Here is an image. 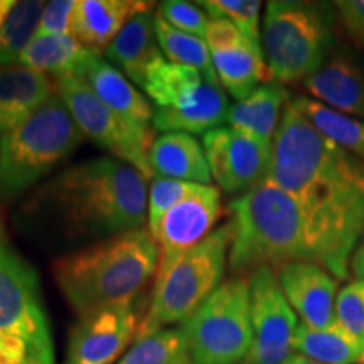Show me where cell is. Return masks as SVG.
I'll use <instances>...</instances> for the list:
<instances>
[{"label": "cell", "instance_id": "836d02e7", "mask_svg": "<svg viewBox=\"0 0 364 364\" xmlns=\"http://www.w3.org/2000/svg\"><path fill=\"white\" fill-rule=\"evenodd\" d=\"M336 321L364 346V282L354 280L339 290Z\"/></svg>", "mask_w": 364, "mask_h": 364}, {"label": "cell", "instance_id": "44dd1931", "mask_svg": "<svg viewBox=\"0 0 364 364\" xmlns=\"http://www.w3.org/2000/svg\"><path fill=\"white\" fill-rule=\"evenodd\" d=\"M149 164L154 174L167 179L209 184L211 171L204 147L191 134L169 132L157 136L149 150Z\"/></svg>", "mask_w": 364, "mask_h": 364}, {"label": "cell", "instance_id": "277c9868", "mask_svg": "<svg viewBox=\"0 0 364 364\" xmlns=\"http://www.w3.org/2000/svg\"><path fill=\"white\" fill-rule=\"evenodd\" d=\"M230 213L233 241L228 262L238 277L260 267L316 263L300 208L270 177L233 199Z\"/></svg>", "mask_w": 364, "mask_h": 364}, {"label": "cell", "instance_id": "8d00e7d4", "mask_svg": "<svg viewBox=\"0 0 364 364\" xmlns=\"http://www.w3.org/2000/svg\"><path fill=\"white\" fill-rule=\"evenodd\" d=\"M341 24L351 36L354 44L364 51V0H339L336 2Z\"/></svg>", "mask_w": 364, "mask_h": 364}, {"label": "cell", "instance_id": "cb8c5ba5", "mask_svg": "<svg viewBox=\"0 0 364 364\" xmlns=\"http://www.w3.org/2000/svg\"><path fill=\"white\" fill-rule=\"evenodd\" d=\"M105 53L112 65L120 68L127 78L144 88L150 65L161 56L157 48L156 16L152 11L135 16Z\"/></svg>", "mask_w": 364, "mask_h": 364}, {"label": "cell", "instance_id": "f35d334b", "mask_svg": "<svg viewBox=\"0 0 364 364\" xmlns=\"http://www.w3.org/2000/svg\"><path fill=\"white\" fill-rule=\"evenodd\" d=\"M351 270L358 280L364 282V236L351 257Z\"/></svg>", "mask_w": 364, "mask_h": 364}, {"label": "cell", "instance_id": "9a60e30c", "mask_svg": "<svg viewBox=\"0 0 364 364\" xmlns=\"http://www.w3.org/2000/svg\"><path fill=\"white\" fill-rule=\"evenodd\" d=\"M287 302L304 324L326 329L336 321L338 279L314 262H294L277 268Z\"/></svg>", "mask_w": 364, "mask_h": 364}, {"label": "cell", "instance_id": "30bf717a", "mask_svg": "<svg viewBox=\"0 0 364 364\" xmlns=\"http://www.w3.org/2000/svg\"><path fill=\"white\" fill-rule=\"evenodd\" d=\"M56 95L66 105L83 135H88L118 161L129 164L147 181L154 179L149 164V150L156 140L152 129L127 122L73 75L58 76Z\"/></svg>", "mask_w": 364, "mask_h": 364}, {"label": "cell", "instance_id": "d6a6232c", "mask_svg": "<svg viewBox=\"0 0 364 364\" xmlns=\"http://www.w3.org/2000/svg\"><path fill=\"white\" fill-rule=\"evenodd\" d=\"M199 186L201 184H196V182L167 179V177L161 176L154 177L149 191L147 206L150 233L159 226V223H161L167 211H171L176 204L184 201L188 196L193 194L194 191H198Z\"/></svg>", "mask_w": 364, "mask_h": 364}, {"label": "cell", "instance_id": "484cf974", "mask_svg": "<svg viewBox=\"0 0 364 364\" xmlns=\"http://www.w3.org/2000/svg\"><path fill=\"white\" fill-rule=\"evenodd\" d=\"M206 81L201 71L166 61L161 54L149 68L144 90L159 108H177L191 102Z\"/></svg>", "mask_w": 364, "mask_h": 364}, {"label": "cell", "instance_id": "2e32d148", "mask_svg": "<svg viewBox=\"0 0 364 364\" xmlns=\"http://www.w3.org/2000/svg\"><path fill=\"white\" fill-rule=\"evenodd\" d=\"M304 86L317 102L364 122V56L353 46H338Z\"/></svg>", "mask_w": 364, "mask_h": 364}, {"label": "cell", "instance_id": "8992f818", "mask_svg": "<svg viewBox=\"0 0 364 364\" xmlns=\"http://www.w3.org/2000/svg\"><path fill=\"white\" fill-rule=\"evenodd\" d=\"M56 93L38 112L0 136V198L14 199L58 167L83 142Z\"/></svg>", "mask_w": 364, "mask_h": 364}, {"label": "cell", "instance_id": "ffe728a7", "mask_svg": "<svg viewBox=\"0 0 364 364\" xmlns=\"http://www.w3.org/2000/svg\"><path fill=\"white\" fill-rule=\"evenodd\" d=\"M289 98V91L284 85L270 81L258 86L250 97L230 107L226 124L230 129L255 140L273 144L282 115L290 103Z\"/></svg>", "mask_w": 364, "mask_h": 364}, {"label": "cell", "instance_id": "52a82bcc", "mask_svg": "<svg viewBox=\"0 0 364 364\" xmlns=\"http://www.w3.org/2000/svg\"><path fill=\"white\" fill-rule=\"evenodd\" d=\"M233 241V223L213 231L203 243L186 253L154 284L150 307L140 322L135 341L184 324L223 284Z\"/></svg>", "mask_w": 364, "mask_h": 364}, {"label": "cell", "instance_id": "f1b7e54d", "mask_svg": "<svg viewBox=\"0 0 364 364\" xmlns=\"http://www.w3.org/2000/svg\"><path fill=\"white\" fill-rule=\"evenodd\" d=\"M156 34L162 53L166 54L171 63L182 66H191L201 71L209 83L221 85L213 66L211 53L206 41L199 36H193L172 27L161 16H156Z\"/></svg>", "mask_w": 364, "mask_h": 364}, {"label": "cell", "instance_id": "7a4b0ae2", "mask_svg": "<svg viewBox=\"0 0 364 364\" xmlns=\"http://www.w3.org/2000/svg\"><path fill=\"white\" fill-rule=\"evenodd\" d=\"M38 196L66 233L83 238H108L142 228L149 206L147 179L115 157L75 164Z\"/></svg>", "mask_w": 364, "mask_h": 364}, {"label": "cell", "instance_id": "5b68a950", "mask_svg": "<svg viewBox=\"0 0 364 364\" xmlns=\"http://www.w3.org/2000/svg\"><path fill=\"white\" fill-rule=\"evenodd\" d=\"M336 4L272 0L263 17L262 48L272 78L280 85L306 81L338 48Z\"/></svg>", "mask_w": 364, "mask_h": 364}, {"label": "cell", "instance_id": "d590c367", "mask_svg": "<svg viewBox=\"0 0 364 364\" xmlns=\"http://www.w3.org/2000/svg\"><path fill=\"white\" fill-rule=\"evenodd\" d=\"M75 9V0H53V2L46 4L39 27L36 31V38L71 34V22Z\"/></svg>", "mask_w": 364, "mask_h": 364}, {"label": "cell", "instance_id": "e0dca14e", "mask_svg": "<svg viewBox=\"0 0 364 364\" xmlns=\"http://www.w3.org/2000/svg\"><path fill=\"white\" fill-rule=\"evenodd\" d=\"M73 76L80 78L102 102L130 124L152 129L154 112L149 100L130 83L129 78L117 70L110 61H105L98 53L86 54Z\"/></svg>", "mask_w": 364, "mask_h": 364}, {"label": "cell", "instance_id": "d4e9b609", "mask_svg": "<svg viewBox=\"0 0 364 364\" xmlns=\"http://www.w3.org/2000/svg\"><path fill=\"white\" fill-rule=\"evenodd\" d=\"M294 353L304 354L321 364L364 363V346L338 321L326 329H316L300 322L294 336Z\"/></svg>", "mask_w": 364, "mask_h": 364}, {"label": "cell", "instance_id": "83f0119b", "mask_svg": "<svg viewBox=\"0 0 364 364\" xmlns=\"http://www.w3.org/2000/svg\"><path fill=\"white\" fill-rule=\"evenodd\" d=\"M292 103L322 135L364 162V122L343 115L314 98L299 97Z\"/></svg>", "mask_w": 364, "mask_h": 364}, {"label": "cell", "instance_id": "7c38bea8", "mask_svg": "<svg viewBox=\"0 0 364 364\" xmlns=\"http://www.w3.org/2000/svg\"><path fill=\"white\" fill-rule=\"evenodd\" d=\"M203 147L211 177L223 193L241 196L270 176L273 144L220 127L204 134Z\"/></svg>", "mask_w": 364, "mask_h": 364}, {"label": "cell", "instance_id": "d6986e66", "mask_svg": "<svg viewBox=\"0 0 364 364\" xmlns=\"http://www.w3.org/2000/svg\"><path fill=\"white\" fill-rule=\"evenodd\" d=\"M54 95L51 81L43 73L22 66L0 68V134H7Z\"/></svg>", "mask_w": 364, "mask_h": 364}, {"label": "cell", "instance_id": "74e56055", "mask_svg": "<svg viewBox=\"0 0 364 364\" xmlns=\"http://www.w3.org/2000/svg\"><path fill=\"white\" fill-rule=\"evenodd\" d=\"M0 364H38L21 341L0 332Z\"/></svg>", "mask_w": 364, "mask_h": 364}, {"label": "cell", "instance_id": "9c48e42d", "mask_svg": "<svg viewBox=\"0 0 364 364\" xmlns=\"http://www.w3.org/2000/svg\"><path fill=\"white\" fill-rule=\"evenodd\" d=\"M0 332L21 341L38 364H56L53 331L38 272L9 243L0 226Z\"/></svg>", "mask_w": 364, "mask_h": 364}, {"label": "cell", "instance_id": "4316f807", "mask_svg": "<svg viewBox=\"0 0 364 364\" xmlns=\"http://www.w3.org/2000/svg\"><path fill=\"white\" fill-rule=\"evenodd\" d=\"M90 49L73 34L34 38L22 53L17 65L38 73H51L58 76L75 75Z\"/></svg>", "mask_w": 364, "mask_h": 364}, {"label": "cell", "instance_id": "5bb4252c", "mask_svg": "<svg viewBox=\"0 0 364 364\" xmlns=\"http://www.w3.org/2000/svg\"><path fill=\"white\" fill-rule=\"evenodd\" d=\"M140 322L135 304L80 317L70 334L65 364H113L136 338Z\"/></svg>", "mask_w": 364, "mask_h": 364}, {"label": "cell", "instance_id": "ba28073f", "mask_svg": "<svg viewBox=\"0 0 364 364\" xmlns=\"http://www.w3.org/2000/svg\"><path fill=\"white\" fill-rule=\"evenodd\" d=\"M181 327L193 364H241L253 338L248 279L223 282Z\"/></svg>", "mask_w": 364, "mask_h": 364}, {"label": "cell", "instance_id": "603a6c76", "mask_svg": "<svg viewBox=\"0 0 364 364\" xmlns=\"http://www.w3.org/2000/svg\"><path fill=\"white\" fill-rule=\"evenodd\" d=\"M211 59L221 86L238 102L273 80L263 48L248 38L231 48L211 51Z\"/></svg>", "mask_w": 364, "mask_h": 364}, {"label": "cell", "instance_id": "b9f144b4", "mask_svg": "<svg viewBox=\"0 0 364 364\" xmlns=\"http://www.w3.org/2000/svg\"><path fill=\"white\" fill-rule=\"evenodd\" d=\"M361 364H364V363H361Z\"/></svg>", "mask_w": 364, "mask_h": 364}, {"label": "cell", "instance_id": "7bdbcfd3", "mask_svg": "<svg viewBox=\"0 0 364 364\" xmlns=\"http://www.w3.org/2000/svg\"><path fill=\"white\" fill-rule=\"evenodd\" d=\"M191 364H193V363H191Z\"/></svg>", "mask_w": 364, "mask_h": 364}, {"label": "cell", "instance_id": "4dcf8cb0", "mask_svg": "<svg viewBox=\"0 0 364 364\" xmlns=\"http://www.w3.org/2000/svg\"><path fill=\"white\" fill-rule=\"evenodd\" d=\"M117 364H191L184 331L169 327L135 341Z\"/></svg>", "mask_w": 364, "mask_h": 364}, {"label": "cell", "instance_id": "ab89813d", "mask_svg": "<svg viewBox=\"0 0 364 364\" xmlns=\"http://www.w3.org/2000/svg\"><path fill=\"white\" fill-rule=\"evenodd\" d=\"M284 364H321L317 361H314V359L304 356V354H299V353H292L289 356V359Z\"/></svg>", "mask_w": 364, "mask_h": 364}, {"label": "cell", "instance_id": "4fadbf2b", "mask_svg": "<svg viewBox=\"0 0 364 364\" xmlns=\"http://www.w3.org/2000/svg\"><path fill=\"white\" fill-rule=\"evenodd\" d=\"M223 211L220 188L201 184L198 191L164 215L159 226L152 231L159 247L156 279L213 233Z\"/></svg>", "mask_w": 364, "mask_h": 364}, {"label": "cell", "instance_id": "e575fe53", "mask_svg": "<svg viewBox=\"0 0 364 364\" xmlns=\"http://www.w3.org/2000/svg\"><path fill=\"white\" fill-rule=\"evenodd\" d=\"M159 16L166 22H169L172 27L182 31V33L199 36L203 39L204 34H206L209 21H211L203 12L201 7L189 2H182V0L162 2L161 7H159Z\"/></svg>", "mask_w": 364, "mask_h": 364}, {"label": "cell", "instance_id": "60d3db41", "mask_svg": "<svg viewBox=\"0 0 364 364\" xmlns=\"http://www.w3.org/2000/svg\"><path fill=\"white\" fill-rule=\"evenodd\" d=\"M14 6H16L14 0H0V26H2L4 21L7 19V16L11 14Z\"/></svg>", "mask_w": 364, "mask_h": 364}, {"label": "cell", "instance_id": "3957f363", "mask_svg": "<svg viewBox=\"0 0 364 364\" xmlns=\"http://www.w3.org/2000/svg\"><path fill=\"white\" fill-rule=\"evenodd\" d=\"M157 267V241L142 226L63 255L53 262V275L78 317H85L135 304Z\"/></svg>", "mask_w": 364, "mask_h": 364}, {"label": "cell", "instance_id": "6da1fadb", "mask_svg": "<svg viewBox=\"0 0 364 364\" xmlns=\"http://www.w3.org/2000/svg\"><path fill=\"white\" fill-rule=\"evenodd\" d=\"M268 177L300 208L316 263L348 280L364 236V162L322 135L290 102L273 139Z\"/></svg>", "mask_w": 364, "mask_h": 364}, {"label": "cell", "instance_id": "ac0fdd59", "mask_svg": "<svg viewBox=\"0 0 364 364\" xmlns=\"http://www.w3.org/2000/svg\"><path fill=\"white\" fill-rule=\"evenodd\" d=\"M154 6L140 0H76L71 34L86 49L100 54L135 16L152 11Z\"/></svg>", "mask_w": 364, "mask_h": 364}, {"label": "cell", "instance_id": "f546056e", "mask_svg": "<svg viewBox=\"0 0 364 364\" xmlns=\"http://www.w3.org/2000/svg\"><path fill=\"white\" fill-rule=\"evenodd\" d=\"M46 4L39 0H24L16 6L0 26V68H11L19 63L22 53L36 38Z\"/></svg>", "mask_w": 364, "mask_h": 364}, {"label": "cell", "instance_id": "7402d4cb", "mask_svg": "<svg viewBox=\"0 0 364 364\" xmlns=\"http://www.w3.org/2000/svg\"><path fill=\"white\" fill-rule=\"evenodd\" d=\"M230 103L221 85L206 81L199 93L182 107L159 108L154 113V129L182 134H208L226 124Z\"/></svg>", "mask_w": 364, "mask_h": 364}, {"label": "cell", "instance_id": "8fae6325", "mask_svg": "<svg viewBox=\"0 0 364 364\" xmlns=\"http://www.w3.org/2000/svg\"><path fill=\"white\" fill-rule=\"evenodd\" d=\"M253 338L241 364H284L294 353L297 314L287 302L275 268L260 267L250 273Z\"/></svg>", "mask_w": 364, "mask_h": 364}, {"label": "cell", "instance_id": "1f68e13d", "mask_svg": "<svg viewBox=\"0 0 364 364\" xmlns=\"http://www.w3.org/2000/svg\"><path fill=\"white\" fill-rule=\"evenodd\" d=\"M204 7L211 19H223L238 27L241 34L252 43L262 46L260 11L258 0H203L198 4Z\"/></svg>", "mask_w": 364, "mask_h": 364}]
</instances>
